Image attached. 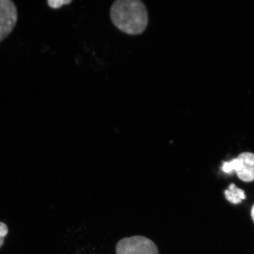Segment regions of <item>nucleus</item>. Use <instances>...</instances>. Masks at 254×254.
Wrapping results in <instances>:
<instances>
[{
  "label": "nucleus",
  "mask_w": 254,
  "mask_h": 254,
  "mask_svg": "<svg viewBox=\"0 0 254 254\" xmlns=\"http://www.w3.org/2000/svg\"><path fill=\"white\" fill-rule=\"evenodd\" d=\"M110 15L114 26L131 36L144 33L148 24L147 9L140 0H117L111 5Z\"/></svg>",
  "instance_id": "nucleus-1"
},
{
  "label": "nucleus",
  "mask_w": 254,
  "mask_h": 254,
  "mask_svg": "<svg viewBox=\"0 0 254 254\" xmlns=\"http://www.w3.org/2000/svg\"><path fill=\"white\" fill-rule=\"evenodd\" d=\"M117 254H159L155 243L147 237L135 236L121 240L116 246Z\"/></svg>",
  "instance_id": "nucleus-2"
},
{
  "label": "nucleus",
  "mask_w": 254,
  "mask_h": 254,
  "mask_svg": "<svg viewBox=\"0 0 254 254\" xmlns=\"http://www.w3.org/2000/svg\"><path fill=\"white\" fill-rule=\"evenodd\" d=\"M222 171L226 173L236 171L238 178L244 182L254 181V154L244 152L230 162H225Z\"/></svg>",
  "instance_id": "nucleus-3"
},
{
  "label": "nucleus",
  "mask_w": 254,
  "mask_h": 254,
  "mask_svg": "<svg viewBox=\"0 0 254 254\" xmlns=\"http://www.w3.org/2000/svg\"><path fill=\"white\" fill-rule=\"evenodd\" d=\"M18 20L17 8L11 0H0V43L14 29Z\"/></svg>",
  "instance_id": "nucleus-4"
},
{
  "label": "nucleus",
  "mask_w": 254,
  "mask_h": 254,
  "mask_svg": "<svg viewBox=\"0 0 254 254\" xmlns=\"http://www.w3.org/2000/svg\"><path fill=\"white\" fill-rule=\"evenodd\" d=\"M225 197L233 204H239L242 200L246 198L245 192L238 188L234 184H231L228 190L225 191Z\"/></svg>",
  "instance_id": "nucleus-5"
},
{
  "label": "nucleus",
  "mask_w": 254,
  "mask_h": 254,
  "mask_svg": "<svg viewBox=\"0 0 254 254\" xmlns=\"http://www.w3.org/2000/svg\"><path fill=\"white\" fill-rule=\"evenodd\" d=\"M8 228L3 222H0V247L4 244V238L8 234Z\"/></svg>",
  "instance_id": "nucleus-6"
},
{
  "label": "nucleus",
  "mask_w": 254,
  "mask_h": 254,
  "mask_svg": "<svg viewBox=\"0 0 254 254\" xmlns=\"http://www.w3.org/2000/svg\"><path fill=\"white\" fill-rule=\"evenodd\" d=\"M252 217L253 221L254 222V205L253 207L252 211Z\"/></svg>",
  "instance_id": "nucleus-7"
}]
</instances>
